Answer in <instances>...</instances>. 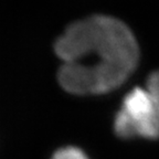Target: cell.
<instances>
[{"label":"cell","mask_w":159,"mask_h":159,"mask_svg":"<svg viewBox=\"0 0 159 159\" xmlns=\"http://www.w3.org/2000/svg\"><path fill=\"white\" fill-rule=\"evenodd\" d=\"M146 89L152 93V95L155 97L156 102L159 105V71L152 72L149 75L148 80H147Z\"/></svg>","instance_id":"4"},{"label":"cell","mask_w":159,"mask_h":159,"mask_svg":"<svg viewBox=\"0 0 159 159\" xmlns=\"http://www.w3.org/2000/svg\"><path fill=\"white\" fill-rule=\"evenodd\" d=\"M52 159H89V157L85 155L82 149L69 146L59 149L53 155Z\"/></svg>","instance_id":"3"},{"label":"cell","mask_w":159,"mask_h":159,"mask_svg":"<svg viewBox=\"0 0 159 159\" xmlns=\"http://www.w3.org/2000/svg\"><path fill=\"white\" fill-rule=\"evenodd\" d=\"M114 130L120 138H159V105L146 87H135L124 97Z\"/></svg>","instance_id":"2"},{"label":"cell","mask_w":159,"mask_h":159,"mask_svg":"<svg viewBox=\"0 0 159 159\" xmlns=\"http://www.w3.org/2000/svg\"><path fill=\"white\" fill-rule=\"evenodd\" d=\"M63 62L60 85L77 95L104 94L126 82L139 61V48L123 21L96 15L72 23L54 45Z\"/></svg>","instance_id":"1"}]
</instances>
